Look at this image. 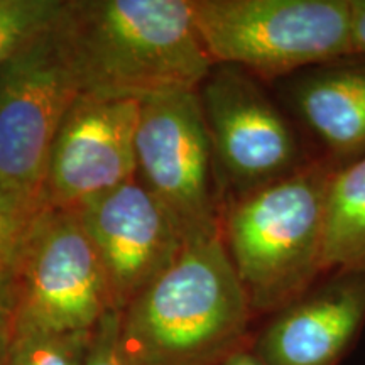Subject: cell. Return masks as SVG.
Listing matches in <instances>:
<instances>
[{
  "label": "cell",
  "mask_w": 365,
  "mask_h": 365,
  "mask_svg": "<svg viewBox=\"0 0 365 365\" xmlns=\"http://www.w3.org/2000/svg\"><path fill=\"white\" fill-rule=\"evenodd\" d=\"M54 31L81 93L97 97L196 91L215 66L191 0H65Z\"/></svg>",
  "instance_id": "6da1fadb"
},
{
  "label": "cell",
  "mask_w": 365,
  "mask_h": 365,
  "mask_svg": "<svg viewBox=\"0 0 365 365\" xmlns=\"http://www.w3.org/2000/svg\"><path fill=\"white\" fill-rule=\"evenodd\" d=\"M255 314L222 235L188 240L118 313L124 365H222L250 345Z\"/></svg>",
  "instance_id": "7a4b0ae2"
},
{
  "label": "cell",
  "mask_w": 365,
  "mask_h": 365,
  "mask_svg": "<svg viewBox=\"0 0 365 365\" xmlns=\"http://www.w3.org/2000/svg\"><path fill=\"white\" fill-rule=\"evenodd\" d=\"M335 171L317 158L223 207V245L255 318L284 308L327 272V200Z\"/></svg>",
  "instance_id": "3957f363"
},
{
  "label": "cell",
  "mask_w": 365,
  "mask_h": 365,
  "mask_svg": "<svg viewBox=\"0 0 365 365\" xmlns=\"http://www.w3.org/2000/svg\"><path fill=\"white\" fill-rule=\"evenodd\" d=\"M213 65L266 83L352 54L350 0H191Z\"/></svg>",
  "instance_id": "277c9868"
},
{
  "label": "cell",
  "mask_w": 365,
  "mask_h": 365,
  "mask_svg": "<svg viewBox=\"0 0 365 365\" xmlns=\"http://www.w3.org/2000/svg\"><path fill=\"white\" fill-rule=\"evenodd\" d=\"M196 93L225 203L293 175L317 159L271 85L249 71L215 65Z\"/></svg>",
  "instance_id": "5b68a950"
},
{
  "label": "cell",
  "mask_w": 365,
  "mask_h": 365,
  "mask_svg": "<svg viewBox=\"0 0 365 365\" xmlns=\"http://www.w3.org/2000/svg\"><path fill=\"white\" fill-rule=\"evenodd\" d=\"M135 170L186 242L220 234L225 195L196 91L140 100Z\"/></svg>",
  "instance_id": "8992f818"
},
{
  "label": "cell",
  "mask_w": 365,
  "mask_h": 365,
  "mask_svg": "<svg viewBox=\"0 0 365 365\" xmlns=\"http://www.w3.org/2000/svg\"><path fill=\"white\" fill-rule=\"evenodd\" d=\"M17 327L91 331L115 312L93 242L73 210L46 207L12 272Z\"/></svg>",
  "instance_id": "52a82bcc"
},
{
  "label": "cell",
  "mask_w": 365,
  "mask_h": 365,
  "mask_svg": "<svg viewBox=\"0 0 365 365\" xmlns=\"http://www.w3.org/2000/svg\"><path fill=\"white\" fill-rule=\"evenodd\" d=\"M80 95L53 22L0 68V182L43 196L53 140Z\"/></svg>",
  "instance_id": "ba28073f"
},
{
  "label": "cell",
  "mask_w": 365,
  "mask_h": 365,
  "mask_svg": "<svg viewBox=\"0 0 365 365\" xmlns=\"http://www.w3.org/2000/svg\"><path fill=\"white\" fill-rule=\"evenodd\" d=\"M139 100L81 93L63 118L49 150L46 207L78 210L135 178Z\"/></svg>",
  "instance_id": "9c48e42d"
},
{
  "label": "cell",
  "mask_w": 365,
  "mask_h": 365,
  "mask_svg": "<svg viewBox=\"0 0 365 365\" xmlns=\"http://www.w3.org/2000/svg\"><path fill=\"white\" fill-rule=\"evenodd\" d=\"M73 212L102 259L118 313L175 262L186 244L137 176Z\"/></svg>",
  "instance_id": "30bf717a"
},
{
  "label": "cell",
  "mask_w": 365,
  "mask_h": 365,
  "mask_svg": "<svg viewBox=\"0 0 365 365\" xmlns=\"http://www.w3.org/2000/svg\"><path fill=\"white\" fill-rule=\"evenodd\" d=\"M365 325V271L333 269L254 331L266 365H340Z\"/></svg>",
  "instance_id": "8fae6325"
},
{
  "label": "cell",
  "mask_w": 365,
  "mask_h": 365,
  "mask_svg": "<svg viewBox=\"0 0 365 365\" xmlns=\"http://www.w3.org/2000/svg\"><path fill=\"white\" fill-rule=\"evenodd\" d=\"M314 156L336 170L365 158V56L346 54L271 83Z\"/></svg>",
  "instance_id": "7c38bea8"
},
{
  "label": "cell",
  "mask_w": 365,
  "mask_h": 365,
  "mask_svg": "<svg viewBox=\"0 0 365 365\" xmlns=\"http://www.w3.org/2000/svg\"><path fill=\"white\" fill-rule=\"evenodd\" d=\"M325 269L365 271V158L333 173L327 200Z\"/></svg>",
  "instance_id": "4fadbf2b"
},
{
  "label": "cell",
  "mask_w": 365,
  "mask_h": 365,
  "mask_svg": "<svg viewBox=\"0 0 365 365\" xmlns=\"http://www.w3.org/2000/svg\"><path fill=\"white\" fill-rule=\"evenodd\" d=\"M93 330L48 331L16 328L6 365H85Z\"/></svg>",
  "instance_id": "5bb4252c"
},
{
  "label": "cell",
  "mask_w": 365,
  "mask_h": 365,
  "mask_svg": "<svg viewBox=\"0 0 365 365\" xmlns=\"http://www.w3.org/2000/svg\"><path fill=\"white\" fill-rule=\"evenodd\" d=\"M44 208L41 195L24 193L0 182V277H12L22 249Z\"/></svg>",
  "instance_id": "9a60e30c"
},
{
  "label": "cell",
  "mask_w": 365,
  "mask_h": 365,
  "mask_svg": "<svg viewBox=\"0 0 365 365\" xmlns=\"http://www.w3.org/2000/svg\"><path fill=\"white\" fill-rule=\"evenodd\" d=\"M65 0H0V68L48 31Z\"/></svg>",
  "instance_id": "2e32d148"
},
{
  "label": "cell",
  "mask_w": 365,
  "mask_h": 365,
  "mask_svg": "<svg viewBox=\"0 0 365 365\" xmlns=\"http://www.w3.org/2000/svg\"><path fill=\"white\" fill-rule=\"evenodd\" d=\"M85 365H124L118 352V312H108L95 327Z\"/></svg>",
  "instance_id": "e0dca14e"
},
{
  "label": "cell",
  "mask_w": 365,
  "mask_h": 365,
  "mask_svg": "<svg viewBox=\"0 0 365 365\" xmlns=\"http://www.w3.org/2000/svg\"><path fill=\"white\" fill-rule=\"evenodd\" d=\"M17 327V308L12 277H0V365H6Z\"/></svg>",
  "instance_id": "ac0fdd59"
},
{
  "label": "cell",
  "mask_w": 365,
  "mask_h": 365,
  "mask_svg": "<svg viewBox=\"0 0 365 365\" xmlns=\"http://www.w3.org/2000/svg\"><path fill=\"white\" fill-rule=\"evenodd\" d=\"M352 9V54L365 56V0H350Z\"/></svg>",
  "instance_id": "d6986e66"
},
{
  "label": "cell",
  "mask_w": 365,
  "mask_h": 365,
  "mask_svg": "<svg viewBox=\"0 0 365 365\" xmlns=\"http://www.w3.org/2000/svg\"><path fill=\"white\" fill-rule=\"evenodd\" d=\"M222 365H266V364H264L262 360L252 352V350H250V346H245V349H242L234 355H230V357H228Z\"/></svg>",
  "instance_id": "ffe728a7"
}]
</instances>
